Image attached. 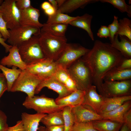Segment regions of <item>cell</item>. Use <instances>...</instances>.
<instances>
[{"label":"cell","mask_w":131,"mask_h":131,"mask_svg":"<svg viewBox=\"0 0 131 131\" xmlns=\"http://www.w3.org/2000/svg\"><path fill=\"white\" fill-rule=\"evenodd\" d=\"M131 107V101L130 100L125 102L120 107L113 110L100 115L103 119H109L123 124V116Z\"/></svg>","instance_id":"20"},{"label":"cell","mask_w":131,"mask_h":131,"mask_svg":"<svg viewBox=\"0 0 131 131\" xmlns=\"http://www.w3.org/2000/svg\"><path fill=\"white\" fill-rule=\"evenodd\" d=\"M41 122L46 127L64 125L62 110L47 114L42 118Z\"/></svg>","instance_id":"28"},{"label":"cell","mask_w":131,"mask_h":131,"mask_svg":"<svg viewBox=\"0 0 131 131\" xmlns=\"http://www.w3.org/2000/svg\"><path fill=\"white\" fill-rule=\"evenodd\" d=\"M0 11L9 30L20 26V11L17 7L16 0H5L0 5Z\"/></svg>","instance_id":"10"},{"label":"cell","mask_w":131,"mask_h":131,"mask_svg":"<svg viewBox=\"0 0 131 131\" xmlns=\"http://www.w3.org/2000/svg\"><path fill=\"white\" fill-rule=\"evenodd\" d=\"M120 131H131V130L129 129L125 124L124 123Z\"/></svg>","instance_id":"49"},{"label":"cell","mask_w":131,"mask_h":131,"mask_svg":"<svg viewBox=\"0 0 131 131\" xmlns=\"http://www.w3.org/2000/svg\"><path fill=\"white\" fill-rule=\"evenodd\" d=\"M56 0L59 8L63 4L66 0Z\"/></svg>","instance_id":"50"},{"label":"cell","mask_w":131,"mask_h":131,"mask_svg":"<svg viewBox=\"0 0 131 131\" xmlns=\"http://www.w3.org/2000/svg\"><path fill=\"white\" fill-rule=\"evenodd\" d=\"M111 46L119 51L123 57L131 58V41L126 36L116 34Z\"/></svg>","instance_id":"19"},{"label":"cell","mask_w":131,"mask_h":131,"mask_svg":"<svg viewBox=\"0 0 131 131\" xmlns=\"http://www.w3.org/2000/svg\"><path fill=\"white\" fill-rule=\"evenodd\" d=\"M0 71H1L0 70Z\"/></svg>","instance_id":"53"},{"label":"cell","mask_w":131,"mask_h":131,"mask_svg":"<svg viewBox=\"0 0 131 131\" xmlns=\"http://www.w3.org/2000/svg\"><path fill=\"white\" fill-rule=\"evenodd\" d=\"M4 1V0H0V5H1Z\"/></svg>","instance_id":"52"},{"label":"cell","mask_w":131,"mask_h":131,"mask_svg":"<svg viewBox=\"0 0 131 131\" xmlns=\"http://www.w3.org/2000/svg\"><path fill=\"white\" fill-rule=\"evenodd\" d=\"M53 75L71 92L77 90L74 81L67 69L58 67Z\"/></svg>","instance_id":"23"},{"label":"cell","mask_w":131,"mask_h":131,"mask_svg":"<svg viewBox=\"0 0 131 131\" xmlns=\"http://www.w3.org/2000/svg\"><path fill=\"white\" fill-rule=\"evenodd\" d=\"M68 25L56 23H45L41 29L57 36H65Z\"/></svg>","instance_id":"29"},{"label":"cell","mask_w":131,"mask_h":131,"mask_svg":"<svg viewBox=\"0 0 131 131\" xmlns=\"http://www.w3.org/2000/svg\"><path fill=\"white\" fill-rule=\"evenodd\" d=\"M102 3H107L112 5L122 12L127 13L128 16L131 17V5H128L124 0H101Z\"/></svg>","instance_id":"33"},{"label":"cell","mask_w":131,"mask_h":131,"mask_svg":"<svg viewBox=\"0 0 131 131\" xmlns=\"http://www.w3.org/2000/svg\"><path fill=\"white\" fill-rule=\"evenodd\" d=\"M7 121L6 115L3 112L0 110V131H7L9 127Z\"/></svg>","instance_id":"37"},{"label":"cell","mask_w":131,"mask_h":131,"mask_svg":"<svg viewBox=\"0 0 131 131\" xmlns=\"http://www.w3.org/2000/svg\"><path fill=\"white\" fill-rule=\"evenodd\" d=\"M89 50L79 44L67 43L60 56L55 62L58 67L67 69Z\"/></svg>","instance_id":"6"},{"label":"cell","mask_w":131,"mask_h":131,"mask_svg":"<svg viewBox=\"0 0 131 131\" xmlns=\"http://www.w3.org/2000/svg\"><path fill=\"white\" fill-rule=\"evenodd\" d=\"M48 1L56 11L58 9V8L56 0H49Z\"/></svg>","instance_id":"48"},{"label":"cell","mask_w":131,"mask_h":131,"mask_svg":"<svg viewBox=\"0 0 131 131\" xmlns=\"http://www.w3.org/2000/svg\"><path fill=\"white\" fill-rule=\"evenodd\" d=\"M96 87L92 85L85 91L84 99L82 104L99 115L103 104L104 97L97 91Z\"/></svg>","instance_id":"12"},{"label":"cell","mask_w":131,"mask_h":131,"mask_svg":"<svg viewBox=\"0 0 131 131\" xmlns=\"http://www.w3.org/2000/svg\"><path fill=\"white\" fill-rule=\"evenodd\" d=\"M104 97V102L99 115L113 110L126 102L131 100V95L110 98Z\"/></svg>","instance_id":"21"},{"label":"cell","mask_w":131,"mask_h":131,"mask_svg":"<svg viewBox=\"0 0 131 131\" xmlns=\"http://www.w3.org/2000/svg\"><path fill=\"white\" fill-rule=\"evenodd\" d=\"M22 105L27 109H32L37 113L49 114L62 110L64 107L58 105L53 98L47 97L44 95L27 96Z\"/></svg>","instance_id":"5"},{"label":"cell","mask_w":131,"mask_h":131,"mask_svg":"<svg viewBox=\"0 0 131 131\" xmlns=\"http://www.w3.org/2000/svg\"><path fill=\"white\" fill-rule=\"evenodd\" d=\"M41 28L34 26H20L11 30H8L9 36L8 42L12 46L18 47L33 35H38Z\"/></svg>","instance_id":"9"},{"label":"cell","mask_w":131,"mask_h":131,"mask_svg":"<svg viewBox=\"0 0 131 131\" xmlns=\"http://www.w3.org/2000/svg\"><path fill=\"white\" fill-rule=\"evenodd\" d=\"M62 112L64 131H72L75 122L71 107L69 106L64 107Z\"/></svg>","instance_id":"31"},{"label":"cell","mask_w":131,"mask_h":131,"mask_svg":"<svg viewBox=\"0 0 131 131\" xmlns=\"http://www.w3.org/2000/svg\"><path fill=\"white\" fill-rule=\"evenodd\" d=\"M118 18L117 16H114L113 21L108 26L110 33L109 39L111 43L113 41L115 36L118 30L119 24Z\"/></svg>","instance_id":"35"},{"label":"cell","mask_w":131,"mask_h":131,"mask_svg":"<svg viewBox=\"0 0 131 131\" xmlns=\"http://www.w3.org/2000/svg\"><path fill=\"white\" fill-rule=\"evenodd\" d=\"M79 16H72L61 12L58 10L53 15L48 16L46 23H56L68 25Z\"/></svg>","instance_id":"30"},{"label":"cell","mask_w":131,"mask_h":131,"mask_svg":"<svg viewBox=\"0 0 131 131\" xmlns=\"http://www.w3.org/2000/svg\"><path fill=\"white\" fill-rule=\"evenodd\" d=\"M47 115L37 113L34 114L22 113L21 115V120L24 131H37L39 123L42 118Z\"/></svg>","instance_id":"18"},{"label":"cell","mask_w":131,"mask_h":131,"mask_svg":"<svg viewBox=\"0 0 131 131\" xmlns=\"http://www.w3.org/2000/svg\"><path fill=\"white\" fill-rule=\"evenodd\" d=\"M75 123L85 122L103 119L101 115L82 104L71 108Z\"/></svg>","instance_id":"14"},{"label":"cell","mask_w":131,"mask_h":131,"mask_svg":"<svg viewBox=\"0 0 131 131\" xmlns=\"http://www.w3.org/2000/svg\"><path fill=\"white\" fill-rule=\"evenodd\" d=\"M40 16L39 10L32 6L25 10L20 11V25L36 26L41 28L43 24L39 21Z\"/></svg>","instance_id":"15"},{"label":"cell","mask_w":131,"mask_h":131,"mask_svg":"<svg viewBox=\"0 0 131 131\" xmlns=\"http://www.w3.org/2000/svg\"><path fill=\"white\" fill-rule=\"evenodd\" d=\"M82 58L90 70L93 83L96 87L100 94L105 75L125 57L113 47L111 43L97 40L92 48Z\"/></svg>","instance_id":"1"},{"label":"cell","mask_w":131,"mask_h":131,"mask_svg":"<svg viewBox=\"0 0 131 131\" xmlns=\"http://www.w3.org/2000/svg\"><path fill=\"white\" fill-rule=\"evenodd\" d=\"M39 37L46 57L55 61L60 56L67 43L65 36H55L41 29Z\"/></svg>","instance_id":"2"},{"label":"cell","mask_w":131,"mask_h":131,"mask_svg":"<svg viewBox=\"0 0 131 131\" xmlns=\"http://www.w3.org/2000/svg\"><path fill=\"white\" fill-rule=\"evenodd\" d=\"M118 22L119 28L116 34L126 36L131 41V20L124 17L120 19Z\"/></svg>","instance_id":"32"},{"label":"cell","mask_w":131,"mask_h":131,"mask_svg":"<svg viewBox=\"0 0 131 131\" xmlns=\"http://www.w3.org/2000/svg\"><path fill=\"white\" fill-rule=\"evenodd\" d=\"M58 68L55 61L46 58L27 66L26 69L43 80L53 75Z\"/></svg>","instance_id":"11"},{"label":"cell","mask_w":131,"mask_h":131,"mask_svg":"<svg viewBox=\"0 0 131 131\" xmlns=\"http://www.w3.org/2000/svg\"><path fill=\"white\" fill-rule=\"evenodd\" d=\"M92 18V15L85 13L81 16H79L77 18L71 22L69 24L85 31L91 40L93 41L94 37L91 28V24Z\"/></svg>","instance_id":"24"},{"label":"cell","mask_w":131,"mask_h":131,"mask_svg":"<svg viewBox=\"0 0 131 131\" xmlns=\"http://www.w3.org/2000/svg\"><path fill=\"white\" fill-rule=\"evenodd\" d=\"M45 87L57 93L58 95L57 97L58 98L65 97L72 92L53 75L41 82L36 88L35 94L39 93L42 89Z\"/></svg>","instance_id":"13"},{"label":"cell","mask_w":131,"mask_h":131,"mask_svg":"<svg viewBox=\"0 0 131 131\" xmlns=\"http://www.w3.org/2000/svg\"><path fill=\"white\" fill-rule=\"evenodd\" d=\"M8 52V55L5 56L0 60L1 65L8 67L15 66L22 70L26 69L27 66L22 60L17 47L12 46Z\"/></svg>","instance_id":"16"},{"label":"cell","mask_w":131,"mask_h":131,"mask_svg":"<svg viewBox=\"0 0 131 131\" xmlns=\"http://www.w3.org/2000/svg\"><path fill=\"white\" fill-rule=\"evenodd\" d=\"M92 122L94 128L98 131H120L123 124L104 119L94 121Z\"/></svg>","instance_id":"26"},{"label":"cell","mask_w":131,"mask_h":131,"mask_svg":"<svg viewBox=\"0 0 131 131\" xmlns=\"http://www.w3.org/2000/svg\"><path fill=\"white\" fill-rule=\"evenodd\" d=\"M56 10L52 6L49 9L44 11L45 14L48 16L53 15L56 13Z\"/></svg>","instance_id":"46"},{"label":"cell","mask_w":131,"mask_h":131,"mask_svg":"<svg viewBox=\"0 0 131 131\" xmlns=\"http://www.w3.org/2000/svg\"><path fill=\"white\" fill-rule=\"evenodd\" d=\"M0 33L3 38L7 40L9 36L8 30L7 27V23L3 19L1 13L0 11Z\"/></svg>","instance_id":"36"},{"label":"cell","mask_w":131,"mask_h":131,"mask_svg":"<svg viewBox=\"0 0 131 131\" xmlns=\"http://www.w3.org/2000/svg\"><path fill=\"white\" fill-rule=\"evenodd\" d=\"M46 127L48 131H64V125H55Z\"/></svg>","instance_id":"45"},{"label":"cell","mask_w":131,"mask_h":131,"mask_svg":"<svg viewBox=\"0 0 131 131\" xmlns=\"http://www.w3.org/2000/svg\"><path fill=\"white\" fill-rule=\"evenodd\" d=\"M7 131H25L22 120L18 121L15 125L9 127Z\"/></svg>","instance_id":"42"},{"label":"cell","mask_w":131,"mask_h":131,"mask_svg":"<svg viewBox=\"0 0 131 131\" xmlns=\"http://www.w3.org/2000/svg\"><path fill=\"white\" fill-rule=\"evenodd\" d=\"M124 123L131 130V108L124 114L123 117Z\"/></svg>","instance_id":"43"},{"label":"cell","mask_w":131,"mask_h":131,"mask_svg":"<svg viewBox=\"0 0 131 131\" xmlns=\"http://www.w3.org/2000/svg\"><path fill=\"white\" fill-rule=\"evenodd\" d=\"M37 131H48L47 127L45 126H40Z\"/></svg>","instance_id":"51"},{"label":"cell","mask_w":131,"mask_h":131,"mask_svg":"<svg viewBox=\"0 0 131 131\" xmlns=\"http://www.w3.org/2000/svg\"><path fill=\"white\" fill-rule=\"evenodd\" d=\"M52 6L51 4L49 2L45 1L41 4V7L44 11L49 9Z\"/></svg>","instance_id":"47"},{"label":"cell","mask_w":131,"mask_h":131,"mask_svg":"<svg viewBox=\"0 0 131 131\" xmlns=\"http://www.w3.org/2000/svg\"><path fill=\"white\" fill-rule=\"evenodd\" d=\"M67 69L74 81L77 90L85 91L92 85L91 71L82 57L75 61Z\"/></svg>","instance_id":"3"},{"label":"cell","mask_w":131,"mask_h":131,"mask_svg":"<svg viewBox=\"0 0 131 131\" xmlns=\"http://www.w3.org/2000/svg\"></svg>","instance_id":"54"},{"label":"cell","mask_w":131,"mask_h":131,"mask_svg":"<svg viewBox=\"0 0 131 131\" xmlns=\"http://www.w3.org/2000/svg\"><path fill=\"white\" fill-rule=\"evenodd\" d=\"M131 79V68L119 70L115 67L108 72L105 75L103 80L106 81H122Z\"/></svg>","instance_id":"25"},{"label":"cell","mask_w":131,"mask_h":131,"mask_svg":"<svg viewBox=\"0 0 131 131\" xmlns=\"http://www.w3.org/2000/svg\"><path fill=\"white\" fill-rule=\"evenodd\" d=\"M97 35L100 38H109L110 33L108 26L105 25L101 26L98 30Z\"/></svg>","instance_id":"41"},{"label":"cell","mask_w":131,"mask_h":131,"mask_svg":"<svg viewBox=\"0 0 131 131\" xmlns=\"http://www.w3.org/2000/svg\"><path fill=\"white\" fill-rule=\"evenodd\" d=\"M115 68L119 70H124L131 68V58H124Z\"/></svg>","instance_id":"38"},{"label":"cell","mask_w":131,"mask_h":131,"mask_svg":"<svg viewBox=\"0 0 131 131\" xmlns=\"http://www.w3.org/2000/svg\"><path fill=\"white\" fill-rule=\"evenodd\" d=\"M17 67L12 66V69L9 68L0 64V70L3 74L6 80L8 86L7 91H10L14 82L17 79L22 70Z\"/></svg>","instance_id":"27"},{"label":"cell","mask_w":131,"mask_h":131,"mask_svg":"<svg viewBox=\"0 0 131 131\" xmlns=\"http://www.w3.org/2000/svg\"><path fill=\"white\" fill-rule=\"evenodd\" d=\"M16 4L20 11L25 10L31 6L30 0H16Z\"/></svg>","instance_id":"40"},{"label":"cell","mask_w":131,"mask_h":131,"mask_svg":"<svg viewBox=\"0 0 131 131\" xmlns=\"http://www.w3.org/2000/svg\"><path fill=\"white\" fill-rule=\"evenodd\" d=\"M99 1L98 0H66L58 10L64 13H70L78 8H83L89 4Z\"/></svg>","instance_id":"22"},{"label":"cell","mask_w":131,"mask_h":131,"mask_svg":"<svg viewBox=\"0 0 131 131\" xmlns=\"http://www.w3.org/2000/svg\"><path fill=\"white\" fill-rule=\"evenodd\" d=\"M42 80L26 69L22 70L10 92H23L26 94L27 96L32 97L34 96L36 87Z\"/></svg>","instance_id":"7"},{"label":"cell","mask_w":131,"mask_h":131,"mask_svg":"<svg viewBox=\"0 0 131 131\" xmlns=\"http://www.w3.org/2000/svg\"><path fill=\"white\" fill-rule=\"evenodd\" d=\"M6 41V40L3 38L2 35L0 33V44L4 48L5 52L7 53L9 52V49L12 46L9 45L5 43Z\"/></svg>","instance_id":"44"},{"label":"cell","mask_w":131,"mask_h":131,"mask_svg":"<svg viewBox=\"0 0 131 131\" xmlns=\"http://www.w3.org/2000/svg\"><path fill=\"white\" fill-rule=\"evenodd\" d=\"M100 94L106 98L131 95V80L105 81Z\"/></svg>","instance_id":"8"},{"label":"cell","mask_w":131,"mask_h":131,"mask_svg":"<svg viewBox=\"0 0 131 131\" xmlns=\"http://www.w3.org/2000/svg\"><path fill=\"white\" fill-rule=\"evenodd\" d=\"M85 91L77 90L64 97L55 100L56 104L62 107H73L82 104L84 101Z\"/></svg>","instance_id":"17"},{"label":"cell","mask_w":131,"mask_h":131,"mask_svg":"<svg viewBox=\"0 0 131 131\" xmlns=\"http://www.w3.org/2000/svg\"><path fill=\"white\" fill-rule=\"evenodd\" d=\"M72 131H98L94 127L92 122L75 123Z\"/></svg>","instance_id":"34"},{"label":"cell","mask_w":131,"mask_h":131,"mask_svg":"<svg viewBox=\"0 0 131 131\" xmlns=\"http://www.w3.org/2000/svg\"><path fill=\"white\" fill-rule=\"evenodd\" d=\"M8 86L6 78L2 73H0V98L4 92L7 91Z\"/></svg>","instance_id":"39"},{"label":"cell","mask_w":131,"mask_h":131,"mask_svg":"<svg viewBox=\"0 0 131 131\" xmlns=\"http://www.w3.org/2000/svg\"><path fill=\"white\" fill-rule=\"evenodd\" d=\"M18 47L21 58L27 66L46 58L40 45L39 35L33 36Z\"/></svg>","instance_id":"4"}]
</instances>
